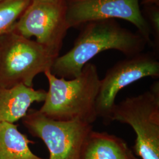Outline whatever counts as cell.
Instances as JSON below:
<instances>
[{
    "label": "cell",
    "instance_id": "6da1fadb",
    "mask_svg": "<svg viewBox=\"0 0 159 159\" xmlns=\"http://www.w3.org/2000/svg\"><path fill=\"white\" fill-rule=\"evenodd\" d=\"M146 45L139 33L122 27L114 19L90 21L84 24L71 49L55 60L50 71L58 78L73 79L100 52L116 50L131 57L142 52Z\"/></svg>",
    "mask_w": 159,
    "mask_h": 159
},
{
    "label": "cell",
    "instance_id": "7a4b0ae2",
    "mask_svg": "<svg viewBox=\"0 0 159 159\" xmlns=\"http://www.w3.org/2000/svg\"><path fill=\"white\" fill-rule=\"evenodd\" d=\"M44 74L49 89L40 113L60 121H80L92 125L96 120L100 79L96 65L87 63L81 73L73 79L58 78L50 70Z\"/></svg>",
    "mask_w": 159,
    "mask_h": 159
},
{
    "label": "cell",
    "instance_id": "3957f363",
    "mask_svg": "<svg viewBox=\"0 0 159 159\" xmlns=\"http://www.w3.org/2000/svg\"><path fill=\"white\" fill-rule=\"evenodd\" d=\"M59 55L12 31L0 37V88L33 87L35 77L51 70Z\"/></svg>",
    "mask_w": 159,
    "mask_h": 159
},
{
    "label": "cell",
    "instance_id": "277c9868",
    "mask_svg": "<svg viewBox=\"0 0 159 159\" xmlns=\"http://www.w3.org/2000/svg\"><path fill=\"white\" fill-rule=\"evenodd\" d=\"M116 121L130 125L136 139L135 154L142 159H159V81L137 96L115 104L107 122Z\"/></svg>",
    "mask_w": 159,
    "mask_h": 159
},
{
    "label": "cell",
    "instance_id": "5b68a950",
    "mask_svg": "<svg viewBox=\"0 0 159 159\" xmlns=\"http://www.w3.org/2000/svg\"><path fill=\"white\" fill-rule=\"evenodd\" d=\"M23 125L40 139L50 153L49 159H80L81 151L93 125L80 121L52 119L39 110H29Z\"/></svg>",
    "mask_w": 159,
    "mask_h": 159
},
{
    "label": "cell",
    "instance_id": "8992f818",
    "mask_svg": "<svg viewBox=\"0 0 159 159\" xmlns=\"http://www.w3.org/2000/svg\"><path fill=\"white\" fill-rule=\"evenodd\" d=\"M67 0H32L13 31L36 41L59 55L68 29Z\"/></svg>",
    "mask_w": 159,
    "mask_h": 159
},
{
    "label": "cell",
    "instance_id": "52a82bcc",
    "mask_svg": "<svg viewBox=\"0 0 159 159\" xmlns=\"http://www.w3.org/2000/svg\"><path fill=\"white\" fill-rule=\"evenodd\" d=\"M147 77H159V56L153 52H142L116 63L100 80L96 100L98 117L107 122L116 104L118 93L126 86Z\"/></svg>",
    "mask_w": 159,
    "mask_h": 159
},
{
    "label": "cell",
    "instance_id": "ba28073f",
    "mask_svg": "<svg viewBox=\"0 0 159 159\" xmlns=\"http://www.w3.org/2000/svg\"><path fill=\"white\" fill-rule=\"evenodd\" d=\"M115 18L133 24L148 45L152 47L151 31L143 16L139 0H67L66 19L69 28Z\"/></svg>",
    "mask_w": 159,
    "mask_h": 159
},
{
    "label": "cell",
    "instance_id": "9c48e42d",
    "mask_svg": "<svg viewBox=\"0 0 159 159\" xmlns=\"http://www.w3.org/2000/svg\"><path fill=\"white\" fill-rule=\"evenodd\" d=\"M47 91L23 84L0 88V123H14L24 118L31 104L46 99Z\"/></svg>",
    "mask_w": 159,
    "mask_h": 159
},
{
    "label": "cell",
    "instance_id": "30bf717a",
    "mask_svg": "<svg viewBox=\"0 0 159 159\" xmlns=\"http://www.w3.org/2000/svg\"><path fill=\"white\" fill-rule=\"evenodd\" d=\"M131 151L123 139L93 130L84 143L80 159H128Z\"/></svg>",
    "mask_w": 159,
    "mask_h": 159
},
{
    "label": "cell",
    "instance_id": "8fae6325",
    "mask_svg": "<svg viewBox=\"0 0 159 159\" xmlns=\"http://www.w3.org/2000/svg\"><path fill=\"white\" fill-rule=\"evenodd\" d=\"M33 143L14 123H0V159H44L31 150Z\"/></svg>",
    "mask_w": 159,
    "mask_h": 159
},
{
    "label": "cell",
    "instance_id": "7c38bea8",
    "mask_svg": "<svg viewBox=\"0 0 159 159\" xmlns=\"http://www.w3.org/2000/svg\"><path fill=\"white\" fill-rule=\"evenodd\" d=\"M32 0L0 1V37L12 31Z\"/></svg>",
    "mask_w": 159,
    "mask_h": 159
},
{
    "label": "cell",
    "instance_id": "4fadbf2b",
    "mask_svg": "<svg viewBox=\"0 0 159 159\" xmlns=\"http://www.w3.org/2000/svg\"><path fill=\"white\" fill-rule=\"evenodd\" d=\"M143 16L147 21L153 37L152 40L154 53L159 56V6H144L141 10Z\"/></svg>",
    "mask_w": 159,
    "mask_h": 159
},
{
    "label": "cell",
    "instance_id": "5bb4252c",
    "mask_svg": "<svg viewBox=\"0 0 159 159\" xmlns=\"http://www.w3.org/2000/svg\"><path fill=\"white\" fill-rule=\"evenodd\" d=\"M143 6H159V0H143Z\"/></svg>",
    "mask_w": 159,
    "mask_h": 159
},
{
    "label": "cell",
    "instance_id": "9a60e30c",
    "mask_svg": "<svg viewBox=\"0 0 159 159\" xmlns=\"http://www.w3.org/2000/svg\"><path fill=\"white\" fill-rule=\"evenodd\" d=\"M139 159L137 158L136 157L134 156V155L133 154V151H131L130 153L129 154V159Z\"/></svg>",
    "mask_w": 159,
    "mask_h": 159
},
{
    "label": "cell",
    "instance_id": "2e32d148",
    "mask_svg": "<svg viewBox=\"0 0 159 159\" xmlns=\"http://www.w3.org/2000/svg\"><path fill=\"white\" fill-rule=\"evenodd\" d=\"M0 1H1V0H0Z\"/></svg>",
    "mask_w": 159,
    "mask_h": 159
}]
</instances>
